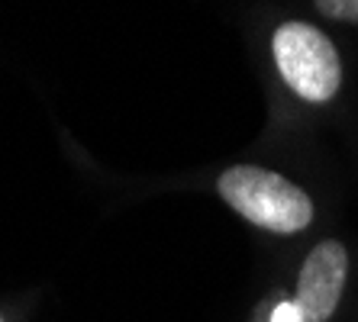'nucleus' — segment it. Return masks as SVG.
<instances>
[{"mask_svg": "<svg viewBox=\"0 0 358 322\" xmlns=\"http://www.w3.org/2000/svg\"><path fill=\"white\" fill-rule=\"evenodd\" d=\"M217 193L226 207L255 229L294 235L313 223V200L303 187L259 165H229L217 177Z\"/></svg>", "mask_w": 358, "mask_h": 322, "instance_id": "nucleus-1", "label": "nucleus"}, {"mask_svg": "<svg viewBox=\"0 0 358 322\" xmlns=\"http://www.w3.org/2000/svg\"><path fill=\"white\" fill-rule=\"evenodd\" d=\"M275 61L284 84L307 103H326L339 94L342 61L323 29L310 23H281L275 33Z\"/></svg>", "mask_w": 358, "mask_h": 322, "instance_id": "nucleus-2", "label": "nucleus"}, {"mask_svg": "<svg viewBox=\"0 0 358 322\" xmlns=\"http://www.w3.org/2000/svg\"><path fill=\"white\" fill-rule=\"evenodd\" d=\"M349 284V248L323 239L310 248L294 284V297L281 303L268 322H329Z\"/></svg>", "mask_w": 358, "mask_h": 322, "instance_id": "nucleus-3", "label": "nucleus"}, {"mask_svg": "<svg viewBox=\"0 0 358 322\" xmlns=\"http://www.w3.org/2000/svg\"><path fill=\"white\" fill-rule=\"evenodd\" d=\"M317 10L339 23H358V0H313Z\"/></svg>", "mask_w": 358, "mask_h": 322, "instance_id": "nucleus-4", "label": "nucleus"}, {"mask_svg": "<svg viewBox=\"0 0 358 322\" xmlns=\"http://www.w3.org/2000/svg\"><path fill=\"white\" fill-rule=\"evenodd\" d=\"M0 322H3V316H0Z\"/></svg>", "mask_w": 358, "mask_h": 322, "instance_id": "nucleus-5", "label": "nucleus"}]
</instances>
